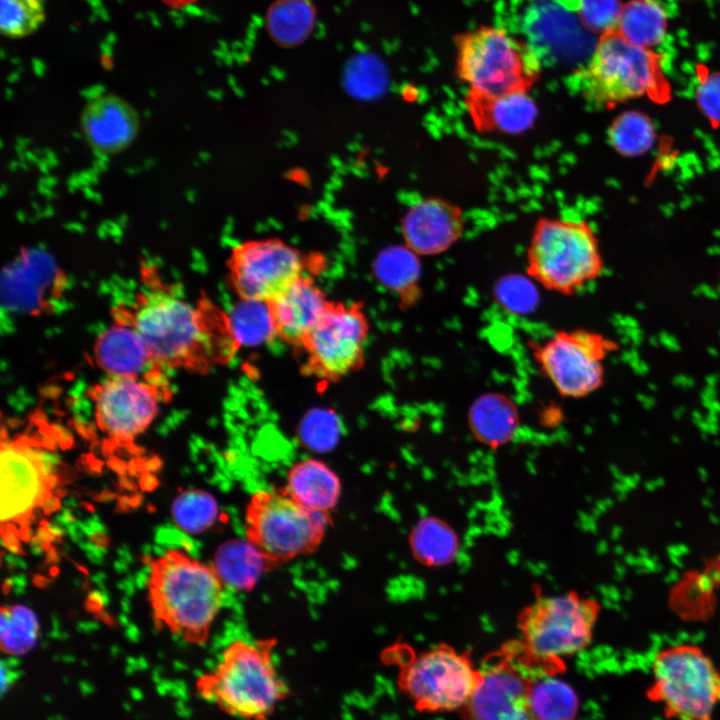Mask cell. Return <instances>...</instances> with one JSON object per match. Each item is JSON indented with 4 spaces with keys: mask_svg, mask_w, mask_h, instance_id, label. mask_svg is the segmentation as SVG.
Segmentation results:
<instances>
[{
    "mask_svg": "<svg viewBox=\"0 0 720 720\" xmlns=\"http://www.w3.org/2000/svg\"><path fill=\"white\" fill-rule=\"evenodd\" d=\"M144 280L133 303L119 306L113 318L136 329L160 368L206 374L231 360L240 345L227 314L205 297L184 300L151 272Z\"/></svg>",
    "mask_w": 720,
    "mask_h": 720,
    "instance_id": "obj_1",
    "label": "cell"
},
{
    "mask_svg": "<svg viewBox=\"0 0 720 720\" xmlns=\"http://www.w3.org/2000/svg\"><path fill=\"white\" fill-rule=\"evenodd\" d=\"M0 466L1 535L6 546L16 550L56 502L59 459L32 430L10 434L2 428Z\"/></svg>",
    "mask_w": 720,
    "mask_h": 720,
    "instance_id": "obj_2",
    "label": "cell"
},
{
    "mask_svg": "<svg viewBox=\"0 0 720 720\" xmlns=\"http://www.w3.org/2000/svg\"><path fill=\"white\" fill-rule=\"evenodd\" d=\"M277 640H235L228 644L210 672L199 677V695L240 720H269L290 695L273 652Z\"/></svg>",
    "mask_w": 720,
    "mask_h": 720,
    "instance_id": "obj_3",
    "label": "cell"
},
{
    "mask_svg": "<svg viewBox=\"0 0 720 720\" xmlns=\"http://www.w3.org/2000/svg\"><path fill=\"white\" fill-rule=\"evenodd\" d=\"M224 583L213 566L178 550L151 563L148 593L155 619L193 644L207 641L221 608Z\"/></svg>",
    "mask_w": 720,
    "mask_h": 720,
    "instance_id": "obj_4",
    "label": "cell"
},
{
    "mask_svg": "<svg viewBox=\"0 0 720 720\" xmlns=\"http://www.w3.org/2000/svg\"><path fill=\"white\" fill-rule=\"evenodd\" d=\"M455 74L473 96L495 98L529 93L541 76V61L525 41L498 26L480 25L457 34Z\"/></svg>",
    "mask_w": 720,
    "mask_h": 720,
    "instance_id": "obj_5",
    "label": "cell"
},
{
    "mask_svg": "<svg viewBox=\"0 0 720 720\" xmlns=\"http://www.w3.org/2000/svg\"><path fill=\"white\" fill-rule=\"evenodd\" d=\"M661 57L629 43L614 29L601 34L588 62L572 77L580 96L596 108H611L643 96H663Z\"/></svg>",
    "mask_w": 720,
    "mask_h": 720,
    "instance_id": "obj_6",
    "label": "cell"
},
{
    "mask_svg": "<svg viewBox=\"0 0 720 720\" xmlns=\"http://www.w3.org/2000/svg\"><path fill=\"white\" fill-rule=\"evenodd\" d=\"M526 260L532 280L566 296L577 293L603 271L598 238L584 220L539 218Z\"/></svg>",
    "mask_w": 720,
    "mask_h": 720,
    "instance_id": "obj_7",
    "label": "cell"
},
{
    "mask_svg": "<svg viewBox=\"0 0 720 720\" xmlns=\"http://www.w3.org/2000/svg\"><path fill=\"white\" fill-rule=\"evenodd\" d=\"M382 656L385 663L398 667L399 690L421 712L463 709L481 677L467 655L449 646L414 653L398 645Z\"/></svg>",
    "mask_w": 720,
    "mask_h": 720,
    "instance_id": "obj_8",
    "label": "cell"
},
{
    "mask_svg": "<svg viewBox=\"0 0 720 720\" xmlns=\"http://www.w3.org/2000/svg\"><path fill=\"white\" fill-rule=\"evenodd\" d=\"M331 521L329 513L310 510L284 490L258 491L245 512L247 540L267 570L314 552Z\"/></svg>",
    "mask_w": 720,
    "mask_h": 720,
    "instance_id": "obj_9",
    "label": "cell"
},
{
    "mask_svg": "<svg viewBox=\"0 0 720 720\" xmlns=\"http://www.w3.org/2000/svg\"><path fill=\"white\" fill-rule=\"evenodd\" d=\"M647 698L672 720H713L720 704V671L699 647L671 646L652 663Z\"/></svg>",
    "mask_w": 720,
    "mask_h": 720,
    "instance_id": "obj_10",
    "label": "cell"
},
{
    "mask_svg": "<svg viewBox=\"0 0 720 720\" xmlns=\"http://www.w3.org/2000/svg\"><path fill=\"white\" fill-rule=\"evenodd\" d=\"M597 605L574 593L537 599L520 617V647L535 665L553 673L592 639Z\"/></svg>",
    "mask_w": 720,
    "mask_h": 720,
    "instance_id": "obj_11",
    "label": "cell"
},
{
    "mask_svg": "<svg viewBox=\"0 0 720 720\" xmlns=\"http://www.w3.org/2000/svg\"><path fill=\"white\" fill-rule=\"evenodd\" d=\"M163 372L154 369L140 378L109 376L94 385L89 397L98 429L115 443H129L142 435L171 396Z\"/></svg>",
    "mask_w": 720,
    "mask_h": 720,
    "instance_id": "obj_12",
    "label": "cell"
},
{
    "mask_svg": "<svg viewBox=\"0 0 720 720\" xmlns=\"http://www.w3.org/2000/svg\"><path fill=\"white\" fill-rule=\"evenodd\" d=\"M614 341L588 329L556 331L543 342L531 344L542 374L567 398H583L604 382V360L617 347Z\"/></svg>",
    "mask_w": 720,
    "mask_h": 720,
    "instance_id": "obj_13",
    "label": "cell"
},
{
    "mask_svg": "<svg viewBox=\"0 0 720 720\" xmlns=\"http://www.w3.org/2000/svg\"><path fill=\"white\" fill-rule=\"evenodd\" d=\"M368 322L360 304L331 302L305 339L306 373L335 382L364 362Z\"/></svg>",
    "mask_w": 720,
    "mask_h": 720,
    "instance_id": "obj_14",
    "label": "cell"
},
{
    "mask_svg": "<svg viewBox=\"0 0 720 720\" xmlns=\"http://www.w3.org/2000/svg\"><path fill=\"white\" fill-rule=\"evenodd\" d=\"M308 264L299 250L278 239L243 242L232 248L227 262L240 298L266 303L306 275Z\"/></svg>",
    "mask_w": 720,
    "mask_h": 720,
    "instance_id": "obj_15",
    "label": "cell"
},
{
    "mask_svg": "<svg viewBox=\"0 0 720 720\" xmlns=\"http://www.w3.org/2000/svg\"><path fill=\"white\" fill-rule=\"evenodd\" d=\"M505 650L480 669V681L463 708L465 720H534L529 706L530 685L550 674L531 662L520 647Z\"/></svg>",
    "mask_w": 720,
    "mask_h": 720,
    "instance_id": "obj_16",
    "label": "cell"
},
{
    "mask_svg": "<svg viewBox=\"0 0 720 720\" xmlns=\"http://www.w3.org/2000/svg\"><path fill=\"white\" fill-rule=\"evenodd\" d=\"M64 291V276L54 264L24 258L3 274L2 306L18 314H48L56 310Z\"/></svg>",
    "mask_w": 720,
    "mask_h": 720,
    "instance_id": "obj_17",
    "label": "cell"
},
{
    "mask_svg": "<svg viewBox=\"0 0 720 720\" xmlns=\"http://www.w3.org/2000/svg\"><path fill=\"white\" fill-rule=\"evenodd\" d=\"M463 211L441 198H427L412 206L402 220V234L418 255H437L448 250L462 235Z\"/></svg>",
    "mask_w": 720,
    "mask_h": 720,
    "instance_id": "obj_18",
    "label": "cell"
},
{
    "mask_svg": "<svg viewBox=\"0 0 720 720\" xmlns=\"http://www.w3.org/2000/svg\"><path fill=\"white\" fill-rule=\"evenodd\" d=\"M330 303L310 276L300 277L267 302L276 336L301 349Z\"/></svg>",
    "mask_w": 720,
    "mask_h": 720,
    "instance_id": "obj_19",
    "label": "cell"
},
{
    "mask_svg": "<svg viewBox=\"0 0 720 720\" xmlns=\"http://www.w3.org/2000/svg\"><path fill=\"white\" fill-rule=\"evenodd\" d=\"M138 129L139 118L134 108L114 94L90 100L81 114L82 133L98 154L122 151L134 140Z\"/></svg>",
    "mask_w": 720,
    "mask_h": 720,
    "instance_id": "obj_20",
    "label": "cell"
},
{
    "mask_svg": "<svg viewBox=\"0 0 720 720\" xmlns=\"http://www.w3.org/2000/svg\"><path fill=\"white\" fill-rule=\"evenodd\" d=\"M93 355L96 365L109 376L140 378L162 369L136 329L118 320L98 336Z\"/></svg>",
    "mask_w": 720,
    "mask_h": 720,
    "instance_id": "obj_21",
    "label": "cell"
},
{
    "mask_svg": "<svg viewBox=\"0 0 720 720\" xmlns=\"http://www.w3.org/2000/svg\"><path fill=\"white\" fill-rule=\"evenodd\" d=\"M465 105L480 132L519 134L535 122L537 107L529 93L486 98L466 94Z\"/></svg>",
    "mask_w": 720,
    "mask_h": 720,
    "instance_id": "obj_22",
    "label": "cell"
},
{
    "mask_svg": "<svg viewBox=\"0 0 720 720\" xmlns=\"http://www.w3.org/2000/svg\"><path fill=\"white\" fill-rule=\"evenodd\" d=\"M468 425L479 442L497 448L511 441L519 430L520 413L508 396L488 392L470 406Z\"/></svg>",
    "mask_w": 720,
    "mask_h": 720,
    "instance_id": "obj_23",
    "label": "cell"
},
{
    "mask_svg": "<svg viewBox=\"0 0 720 720\" xmlns=\"http://www.w3.org/2000/svg\"><path fill=\"white\" fill-rule=\"evenodd\" d=\"M283 490L302 506L329 513L338 503L341 485L337 475L325 463L306 459L290 469Z\"/></svg>",
    "mask_w": 720,
    "mask_h": 720,
    "instance_id": "obj_24",
    "label": "cell"
},
{
    "mask_svg": "<svg viewBox=\"0 0 720 720\" xmlns=\"http://www.w3.org/2000/svg\"><path fill=\"white\" fill-rule=\"evenodd\" d=\"M213 567L225 586L239 591L251 590L267 570L263 558L250 542L238 539L217 549Z\"/></svg>",
    "mask_w": 720,
    "mask_h": 720,
    "instance_id": "obj_25",
    "label": "cell"
},
{
    "mask_svg": "<svg viewBox=\"0 0 720 720\" xmlns=\"http://www.w3.org/2000/svg\"><path fill=\"white\" fill-rule=\"evenodd\" d=\"M667 14L656 0H630L622 9L616 30L629 43L651 49L667 31Z\"/></svg>",
    "mask_w": 720,
    "mask_h": 720,
    "instance_id": "obj_26",
    "label": "cell"
},
{
    "mask_svg": "<svg viewBox=\"0 0 720 720\" xmlns=\"http://www.w3.org/2000/svg\"><path fill=\"white\" fill-rule=\"evenodd\" d=\"M316 11L309 0H277L266 14L271 39L284 48L303 43L313 31Z\"/></svg>",
    "mask_w": 720,
    "mask_h": 720,
    "instance_id": "obj_27",
    "label": "cell"
},
{
    "mask_svg": "<svg viewBox=\"0 0 720 720\" xmlns=\"http://www.w3.org/2000/svg\"><path fill=\"white\" fill-rule=\"evenodd\" d=\"M408 246H393L376 258L374 272L377 279L403 299L414 300L420 277V262Z\"/></svg>",
    "mask_w": 720,
    "mask_h": 720,
    "instance_id": "obj_28",
    "label": "cell"
},
{
    "mask_svg": "<svg viewBox=\"0 0 720 720\" xmlns=\"http://www.w3.org/2000/svg\"><path fill=\"white\" fill-rule=\"evenodd\" d=\"M529 706L534 720H573L578 701L571 687L552 674H545L533 679Z\"/></svg>",
    "mask_w": 720,
    "mask_h": 720,
    "instance_id": "obj_29",
    "label": "cell"
},
{
    "mask_svg": "<svg viewBox=\"0 0 720 720\" xmlns=\"http://www.w3.org/2000/svg\"><path fill=\"white\" fill-rule=\"evenodd\" d=\"M409 542L415 558L429 566L449 563L458 551L455 532L445 522L433 517L417 523Z\"/></svg>",
    "mask_w": 720,
    "mask_h": 720,
    "instance_id": "obj_30",
    "label": "cell"
},
{
    "mask_svg": "<svg viewBox=\"0 0 720 720\" xmlns=\"http://www.w3.org/2000/svg\"><path fill=\"white\" fill-rule=\"evenodd\" d=\"M608 139L618 153L624 156H638L652 147L655 128L646 114L626 111L611 123Z\"/></svg>",
    "mask_w": 720,
    "mask_h": 720,
    "instance_id": "obj_31",
    "label": "cell"
},
{
    "mask_svg": "<svg viewBox=\"0 0 720 720\" xmlns=\"http://www.w3.org/2000/svg\"><path fill=\"white\" fill-rule=\"evenodd\" d=\"M39 636V622L35 613L23 605L3 607L0 620L2 650L11 656L28 653Z\"/></svg>",
    "mask_w": 720,
    "mask_h": 720,
    "instance_id": "obj_32",
    "label": "cell"
},
{
    "mask_svg": "<svg viewBox=\"0 0 720 720\" xmlns=\"http://www.w3.org/2000/svg\"><path fill=\"white\" fill-rule=\"evenodd\" d=\"M218 515L215 498L203 490H186L176 497L172 505L174 522L191 534H199L212 527Z\"/></svg>",
    "mask_w": 720,
    "mask_h": 720,
    "instance_id": "obj_33",
    "label": "cell"
},
{
    "mask_svg": "<svg viewBox=\"0 0 720 720\" xmlns=\"http://www.w3.org/2000/svg\"><path fill=\"white\" fill-rule=\"evenodd\" d=\"M229 317L239 345L259 344L276 336L266 302L241 299Z\"/></svg>",
    "mask_w": 720,
    "mask_h": 720,
    "instance_id": "obj_34",
    "label": "cell"
},
{
    "mask_svg": "<svg viewBox=\"0 0 720 720\" xmlns=\"http://www.w3.org/2000/svg\"><path fill=\"white\" fill-rule=\"evenodd\" d=\"M0 30L9 39H21L36 32L46 18L42 0H0Z\"/></svg>",
    "mask_w": 720,
    "mask_h": 720,
    "instance_id": "obj_35",
    "label": "cell"
},
{
    "mask_svg": "<svg viewBox=\"0 0 720 720\" xmlns=\"http://www.w3.org/2000/svg\"><path fill=\"white\" fill-rule=\"evenodd\" d=\"M494 295L503 308L517 314L532 312L539 300L535 285L518 275H509L499 280Z\"/></svg>",
    "mask_w": 720,
    "mask_h": 720,
    "instance_id": "obj_36",
    "label": "cell"
},
{
    "mask_svg": "<svg viewBox=\"0 0 720 720\" xmlns=\"http://www.w3.org/2000/svg\"><path fill=\"white\" fill-rule=\"evenodd\" d=\"M622 9L620 0H582L580 17L590 30L603 34L617 28Z\"/></svg>",
    "mask_w": 720,
    "mask_h": 720,
    "instance_id": "obj_37",
    "label": "cell"
},
{
    "mask_svg": "<svg viewBox=\"0 0 720 720\" xmlns=\"http://www.w3.org/2000/svg\"><path fill=\"white\" fill-rule=\"evenodd\" d=\"M336 438V425L326 415H313L303 427L302 439L311 449L328 450L334 446Z\"/></svg>",
    "mask_w": 720,
    "mask_h": 720,
    "instance_id": "obj_38",
    "label": "cell"
},
{
    "mask_svg": "<svg viewBox=\"0 0 720 720\" xmlns=\"http://www.w3.org/2000/svg\"><path fill=\"white\" fill-rule=\"evenodd\" d=\"M696 101L712 123H720V72L703 76L696 89Z\"/></svg>",
    "mask_w": 720,
    "mask_h": 720,
    "instance_id": "obj_39",
    "label": "cell"
},
{
    "mask_svg": "<svg viewBox=\"0 0 720 720\" xmlns=\"http://www.w3.org/2000/svg\"><path fill=\"white\" fill-rule=\"evenodd\" d=\"M380 71V65L375 58L370 56L360 57L350 67V86L356 91L366 92L367 87L374 91L377 83L380 82L377 79H381L382 76Z\"/></svg>",
    "mask_w": 720,
    "mask_h": 720,
    "instance_id": "obj_40",
    "label": "cell"
},
{
    "mask_svg": "<svg viewBox=\"0 0 720 720\" xmlns=\"http://www.w3.org/2000/svg\"><path fill=\"white\" fill-rule=\"evenodd\" d=\"M168 8L179 10L190 5L196 4L201 0H161Z\"/></svg>",
    "mask_w": 720,
    "mask_h": 720,
    "instance_id": "obj_41",
    "label": "cell"
}]
</instances>
